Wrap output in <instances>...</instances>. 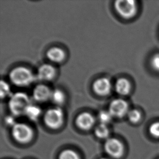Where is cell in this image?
Listing matches in <instances>:
<instances>
[{
	"instance_id": "1",
	"label": "cell",
	"mask_w": 159,
	"mask_h": 159,
	"mask_svg": "<svg viewBox=\"0 0 159 159\" xmlns=\"http://www.w3.org/2000/svg\"><path fill=\"white\" fill-rule=\"evenodd\" d=\"M9 77L11 82L19 87L30 86L35 80V76L31 70L21 66L12 69Z\"/></svg>"
},
{
	"instance_id": "2",
	"label": "cell",
	"mask_w": 159,
	"mask_h": 159,
	"mask_svg": "<svg viewBox=\"0 0 159 159\" xmlns=\"http://www.w3.org/2000/svg\"><path fill=\"white\" fill-rule=\"evenodd\" d=\"M31 103L30 98L26 93L17 92L10 96L8 107L12 115L15 117L24 115L27 107Z\"/></svg>"
},
{
	"instance_id": "3",
	"label": "cell",
	"mask_w": 159,
	"mask_h": 159,
	"mask_svg": "<svg viewBox=\"0 0 159 159\" xmlns=\"http://www.w3.org/2000/svg\"><path fill=\"white\" fill-rule=\"evenodd\" d=\"M116 12L121 17L130 19L135 16L138 11L136 2L133 0H118L114 3Z\"/></svg>"
},
{
	"instance_id": "4",
	"label": "cell",
	"mask_w": 159,
	"mask_h": 159,
	"mask_svg": "<svg viewBox=\"0 0 159 159\" xmlns=\"http://www.w3.org/2000/svg\"><path fill=\"white\" fill-rule=\"evenodd\" d=\"M44 122L48 128L58 129L62 125L64 120V114L59 107H54L48 110L44 114Z\"/></svg>"
},
{
	"instance_id": "5",
	"label": "cell",
	"mask_w": 159,
	"mask_h": 159,
	"mask_svg": "<svg viewBox=\"0 0 159 159\" xmlns=\"http://www.w3.org/2000/svg\"><path fill=\"white\" fill-rule=\"evenodd\" d=\"M11 135L14 140L21 143H26L32 140L33 131L30 125L24 123H16L12 127Z\"/></svg>"
},
{
	"instance_id": "6",
	"label": "cell",
	"mask_w": 159,
	"mask_h": 159,
	"mask_svg": "<svg viewBox=\"0 0 159 159\" xmlns=\"http://www.w3.org/2000/svg\"><path fill=\"white\" fill-rule=\"evenodd\" d=\"M104 149L108 155L115 159L122 156L124 147L122 142L115 138H108L104 144Z\"/></svg>"
},
{
	"instance_id": "7",
	"label": "cell",
	"mask_w": 159,
	"mask_h": 159,
	"mask_svg": "<svg viewBox=\"0 0 159 159\" xmlns=\"http://www.w3.org/2000/svg\"><path fill=\"white\" fill-rule=\"evenodd\" d=\"M109 111L113 117L122 118L129 112V106L127 102L121 98L114 99L110 103Z\"/></svg>"
},
{
	"instance_id": "8",
	"label": "cell",
	"mask_w": 159,
	"mask_h": 159,
	"mask_svg": "<svg viewBox=\"0 0 159 159\" xmlns=\"http://www.w3.org/2000/svg\"><path fill=\"white\" fill-rule=\"evenodd\" d=\"M93 89L97 95L101 96H106L111 93V82L107 78H99L93 82Z\"/></svg>"
},
{
	"instance_id": "9",
	"label": "cell",
	"mask_w": 159,
	"mask_h": 159,
	"mask_svg": "<svg viewBox=\"0 0 159 159\" xmlns=\"http://www.w3.org/2000/svg\"><path fill=\"white\" fill-rule=\"evenodd\" d=\"M52 91L44 84H39L35 87L33 91L32 96L34 100L43 103L51 99Z\"/></svg>"
},
{
	"instance_id": "10",
	"label": "cell",
	"mask_w": 159,
	"mask_h": 159,
	"mask_svg": "<svg viewBox=\"0 0 159 159\" xmlns=\"http://www.w3.org/2000/svg\"><path fill=\"white\" fill-rule=\"evenodd\" d=\"M95 123L94 116L88 112H84L79 114L75 119V124L77 127L84 130H88L92 128Z\"/></svg>"
},
{
	"instance_id": "11",
	"label": "cell",
	"mask_w": 159,
	"mask_h": 159,
	"mask_svg": "<svg viewBox=\"0 0 159 159\" xmlns=\"http://www.w3.org/2000/svg\"><path fill=\"white\" fill-rule=\"evenodd\" d=\"M56 75V69L53 66L49 64H43L38 70L36 78L41 81H50L54 79Z\"/></svg>"
},
{
	"instance_id": "12",
	"label": "cell",
	"mask_w": 159,
	"mask_h": 159,
	"mask_svg": "<svg viewBox=\"0 0 159 159\" xmlns=\"http://www.w3.org/2000/svg\"><path fill=\"white\" fill-rule=\"evenodd\" d=\"M48 60L55 63H59L64 60L66 54L62 48L58 47L50 48L46 53Z\"/></svg>"
},
{
	"instance_id": "13",
	"label": "cell",
	"mask_w": 159,
	"mask_h": 159,
	"mask_svg": "<svg viewBox=\"0 0 159 159\" xmlns=\"http://www.w3.org/2000/svg\"><path fill=\"white\" fill-rule=\"evenodd\" d=\"M116 93L121 96L128 95L131 90V84L128 80L120 78L116 81L115 85Z\"/></svg>"
},
{
	"instance_id": "14",
	"label": "cell",
	"mask_w": 159,
	"mask_h": 159,
	"mask_svg": "<svg viewBox=\"0 0 159 159\" xmlns=\"http://www.w3.org/2000/svg\"><path fill=\"white\" fill-rule=\"evenodd\" d=\"M42 114L41 108L38 106L30 104L28 107H27L24 115L32 121H37Z\"/></svg>"
},
{
	"instance_id": "15",
	"label": "cell",
	"mask_w": 159,
	"mask_h": 159,
	"mask_svg": "<svg viewBox=\"0 0 159 159\" xmlns=\"http://www.w3.org/2000/svg\"><path fill=\"white\" fill-rule=\"evenodd\" d=\"M50 99L57 106L62 105L65 101L64 93L59 89H56L52 91Z\"/></svg>"
},
{
	"instance_id": "16",
	"label": "cell",
	"mask_w": 159,
	"mask_h": 159,
	"mask_svg": "<svg viewBox=\"0 0 159 159\" xmlns=\"http://www.w3.org/2000/svg\"><path fill=\"white\" fill-rule=\"evenodd\" d=\"M95 135L100 139H107L109 135V129L107 125L102 123L98 125L95 129Z\"/></svg>"
},
{
	"instance_id": "17",
	"label": "cell",
	"mask_w": 159,
	"mask_h": 159,
	"mask_svg": "<svg viewBox=\"0 0 159 159\" xmlns=\"http://www.w3.org/2000/svg\"><path fill=\"white\" fill-rule=\"evenodd\" d=\"M58 159H80L76 152L67 149L62 151L59 155Z\"/></svg>"
},
{
	"instance_id": "18",
	"label": "cell",
	"mask_w": 159,
	"mask_h": 159,
	"mask_svg": "<svg viewBox=\"0 0 159 159\" xmlns=\"http://www.w3.org/2000/svg\"><path fill=\"white\" fill-rule=\"evenodd\" d=\"M98 118L101 123L107 125L111 121L113 116L109 110H102L98 114Z\"/></svg>"
},
{
	"instance_id": "19",
	"label": "cell",
	"mask_w": 159,
	"mask_h": 159,
	"mask_svg": "<svg viewBox=\"0 0 159 159\" xmlns=\"http://www.w3.org/2000/svg\"><path fill=\"white\" fill-rule=\"evenodd\" d=\"M11 87L7 82L2 80L0 83V96L1 98H5L11 96Z\"/></svg>"
},
{
	"instance_id": "20",
	"label": "cell",
	"mask_w": 159,
	"mask_h": 159,
	"mask_svg": "<svg viewBox=\"0 0 159 159\" xmlns=\"http://www.w3.org/2000/svg\"><path fill=\"white\" fill-rule=\"evenodd\" d=\"M127 115L129 121L133 123L139 122L141 118V112L136 109L131 110L129 111Z\"/></svg>"
},
{
	"instance_id": "21",
	"label": "cell",
	"mask_w": 159,
	"mask_h": 159,
	"mask_svg": "<svg viewBox=\"0 0 159 159\" xmlns=\"http://www.w3.org/2000/svg\"><path fill=\"white\" fill-rule=\"evenodd\" d=\"M149 131L152 135L155 138H159V122L153 123L149 128Z\"/></svg>"
},
{
	"instance_id": "22",
	"label": "cell",
	"mask_w": 159,
	"mask_h": 159,
	"mask_svg": "<svg viewBox=\"0 0 159 159\" xmlns=\"http://www.w3.org/2000/svg\"><path fill=\"white\" fill-rule=\"evenodd\" d=\"M151 64L153 69L159 72V53L155 54L151 60Z\"/></svg>"
},
{
	"instance_id": "23",
	"label": "cell",
	"mask_w": 159,
	"mask_h": 159,
	"mask_svg": "<svg viewBox=\"0 0 159 159\" xmlns=\"http://www.w3.org/2000/svg\"><path fill=\"white\" fill-rule=\"evenodd\" d=\"M4 121H5V123H6V124L7 125L11 127H13L17 123L16 122L15 116H13V115H9V116H6L5 117Z\"/></svg>"
},
{
	"instance_id": "24",
	"label": "cell",
	"mask_w": 159,
	"mask_h": 159,
	"mask_svg": "<svg viewBox=\"0 0 159 159\" xmlns=\"http://www.w3.org/2000/svg\"><path fill=\"white\" fill-rule=\"evenodd\" d=\"M107 159V158H106V157H102V158H101V159Z\"/></svg>"
}]
</instances>
